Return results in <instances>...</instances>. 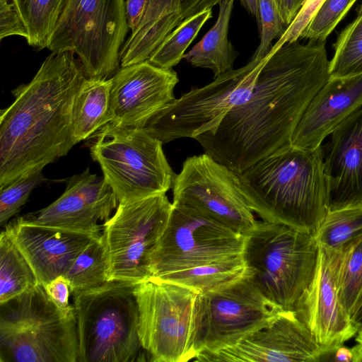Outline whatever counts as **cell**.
Segmentation results:
<instances>
[{
  "label": "cell",
  "mask_w": 362,
  "mask_h": 362,
  "mask_svg": "<svg viewBox=\"0 0 362 362\" xmlns=\"http://www.w3.org/2000/svg\"><path fill=\"white\" fill-rule=\"evenodd\" d=\"M353 352V362H362V344L351 348Z\"/></svg>",
  "instance_id": "obj_43"
},
{
  "label": "cell",
  "mask_w": 362,
  "mask_h": 362,
  "mask_svg": "<svg viewBox=\"0 0 362 362\" xmlns=\"http://www.w3.org/2000/svg\"><path fill=\"white\" fill-rule=\"evenodd\" d=\"M357 0H325L303 32L300 39L326 42Z\"/></svg>",
  "instance_id": "obj_33"
},
{
  "label": "cell",
  "mask_w": 362,
  "mask_h": 362,
  "mask_svg": "<svg viewBox=\"0 0 362 362\" xmlns=\"http://www.w3.org/2000/svg\"><path fill=\"white\" fill-rule=\"evenodd\" d=\"M128 29L124 0H66L47 48L77 55L86 78L109 79Z\"/></svg>",
  "instance_id": "obj_8"
},
{
  "label": "cell",
  "mask_w": 362,
  "mask_h": 362,
  "mask_svg": "<svg viewBox=\"0 0 362 362\" xmlns=\"http://www.w3.org/2000/svg\"><path fill=\"white\" fill-rule=\"evenodd\" d=\"M325 42L296 41L270 50L247 98L214 132L194 139L204 153L240 174L290 145L308 106L330 78Z\"/></svg>",
  "instance_id": "obj_1"
},
{
  "label": "cell",
  "mask_w": 362,
  "mask_h": 362,
  "mask_svg": "<svg viewBox=\"0 0 362 362\" xmlns=\"http://www.w3.org/2000/svg\"><path fill=\"white\" fill-rule=\"evenodd\" d=\"M86 76L69 52H52L0 113V187L66 156L76 145L72 109Z\"/></svg>",
  "instance_id": "obj_2"
},
{
  "label": "cell",
  "mask_w": 362,
  "mask_h": 362,
  "mask_svg": "<svg viewBox=\"0 0 362 362\" xmlns=\"http://www.w3.org/2000/svg\"><path fill=\"white\" fill-rule=\"evenodd\" d=\"M319 255L315 237L290 226L257 221L243 234L246 270L272 303L294 311L311 283Z\"/></svg>",
  "instance_id": "obj_5"
},
{
  "label": "cell",
  "mask_w": 362,
  "mask_h": 362,
  "mask_svg": "<svg viewBox=\"0 0 362 362\" xmlns=\"http://www.w3.org/2000/svg\"><path fill=\"white\" fill-rule=\"evenodd\" d=\"M182 22L180 0H146L139 23L125 41L124 48L136 57L148 58Z\"/></svg>",
  "instance_id": "obj_22"
},
{
  "label": "cell",
  "mask_w": 362,
  "mask_h": 362,
  "mask_svg": "<svg viewBox=\"0 0 362 362\" xmlns=\"http://www.w3.org/2000/svg\"><path fill=\"white\" fill-rule=\"evenodd\" d=\"M12 35L27 38L28 33L13 3L8 0H0V40Z\"/></svg>",
  "instance_id": "obj_37"
},
{
  "label": "cell",
  "mask_w": 362,
  "mask_h": 362,
  "mask_svg": "<svg viewBox=\"0 0 362 362\" xmlns=\"http://www.w3.org/2000/svg\"><path fill=\"white\" fill-rule=\"evenodd\" d=\"M49 296L62 310H68L74 305L69 303L71 294L70 283L64 275H60L43 285Z\"/></svg>",
  "instance_id": "obj_38"
},
{
  "label": "cell",
  "mask_w": 362,
  "mask_h": 362,
  "mask_svg": "<svg viewBox=\"0 0 362 362\" xmlns=\"http://www.w3.org/2000/svg\"><path fill=\"white\" fill-rule=\"evenodd\" d=\"M111 81L110 122L145 128L175 98L174 89L179 78L173 69L158 67L146 61L120 67Z\"/></svg>",
  "instance_id": "obj_17"
},
{
  "label": "cell",
  "mask_w": 362,
  "mask_h": 362,
  "mask_svg": "<svg viewBox=\"0 0 362 362\" xmlns=\"http://www.w3.org/2000/svg\"><path fill=\"white\" fill-rule=\"evenodd\" d=\"M117 198L104 177L90 172L66 180L64 193L39 211L23 217L32 223L74 231L101 234L103 224L117 207Z\"/></svg>",
  "instance_id": "obj_18"
},
{
  "label": "cell",
  "mask_w": 362,
  "mask_h": 362,
  "mask_svg": "<svg viewBox=\"0 0 362 362\" xmlns=\"http://www.w3.org/2000/svg\"><path fill=\"white\" fill-rule=\"evenodd\" d=\"M238 176L249 206L264 221L315 235L329 211L320 146H284Z\"/></svg>",
  "instance_id": "obj_3"
},
{
  "label": "cell",
  "mask_w": 362,
  "mask_h": 362,
  "mask_svg": "<svg viewBox=\"0 0 362 362\" xmlns=\"http://www.w3.org/2000/svg\"><path fill=\"white\" fill-rule=\"evenodd\" d=\"M146 0H125L126 18L129 29L133 32L137 27Z\"/></svg>",
  "instance_id": "obj_40"
},
{
  "label": "cell",
  "mask_w": 362,
  "mask_h": 362,
  "mask_svg": "<svg viewBox=\"0 0 362 362\" xmlns=\"http://www.w3.org/2000/svg\"><path fill=\"white\" fill-rule=\"evenodd\" d=\"M356 334H357V337L356 338V341L358 343L362 344V322L358 325Z\"/></svg>",
  "instance_id": "obj_44"
},
{
  "label": "cell",
  "mask_w": 362,
  "mask_h": 362,
  "mask_svg": "<svg viewBox=\"0 0 362 362\" xmlns=\"http://www.w3.org/2000/svg\"><path fill=\"white\" fill-rule=\"evenodd\" d=\"M242 6L247 11L256 18L259 23V4L258 0H240Z\"/></svg>",
  "instance_id": "obj_42"
},
{
  "label": "cell",
  "mask_w": 362,
  "mask_h": 362,
  "mask_svg": "<svg viewBox=\"0 0 362 362\" xmlns=\"http://www.w3.org/2000/svg\"><path fill=\"white\" fill-rule=\"evenodd\" d=\"M314 236L319 245L339 251L362 239V206L329 211Z\"/></svg>",
  "instance_id": "obj_29"
},
{
  "label": "cell",
  "mask_w": 362,
  "mask_h": 362,
  "mask_svg": "<svg viewBox=\"0 0 362 362\" xmlns=\"http://www.w3.org/2000/svg\"><path fill=\"white\" fill-rule=\"evenodd\" d=\"M136 283L110 280L73 294L78 362L146 361L139 334Z\"/></svg>",
  "instance_id": "obj_6"
},
{
  "label": "cell",
  "mask_w": 362,
  "mask_h": 362,
  "mask_svg": "<svg viewBox=\"0 0 362 362\" xmlns=\"http://www.w3.org/2000/svg\"><path fill=\"white\" fill-rule=\"evenodd\" d=\"M329 61L332 78H344L362 74V1L355 18L339 34L333 45Z\"/></svg>",
  "instance_id": "obj_30"
},
{
  "label": "cell",
  "mask_w": 362,
  "mask_h": 362,
  "mask_svg": "<svg viewBox=\"0 0 362 362\" xmlns=\"http://www.w3.org/2000/svg\"><path fill=\"white\" fill-rule=\"evenodd\" d=\"M90 156L118 203L166 193L176 174L163 150V143L145 128L108 122L94 134Z\"/></svg>",
  "instance_id": "obj_7"
},
{
  "label": "cell",
  "mask_w": 362,
  "mask_h": 362,
  "mask_svg": "<svg viewBox=\"0 0 362 362\" xmlns=\"http://www.w3.org/2000/svg\"><path fill=\"white\" fill-rule=\"evenodd\" d=\"M258 4L260 42L250 59L260 61L269 54L272 40L281 38L288 26L274 0H258Z\"/></svg>",
  "instance_id": "obj_35"
},
{
  "label": "cell",
  "mask_w": 362,
  "mask_h": 362,
  "mask_svg": "<svg viewBox=\"0 0 362 362\" xmlns=\"http://www.w3.org/2000/svg\"><path fill=\"white\" fill-rule=\"evenodd\" d=\"M329 136L320 146L329 211L362 206V107Z\"/></svg>",
  "instance_id": "obj_19"
},
{
  "label": "cell",
  "mask_w": 362,
  "mask_h": 362,
  "mask_svg": "<svg viewBox=\"0 0 362 362\" xmlns=\"http://www.w3.org/2000/svg\"><path fill=\"white\" fill-rule=\"evenodd\" d=\"M341 260L342 251L319 245L313 279L294 310L322 348V355L343 345L358 329L341 301Z\"/></svg>",
  "instance_id": "obj_15"
},
{
  "label": "cell",
  "mask_w": 362,
  "mask_h": 362,
  "mask_svg": "<svg viewBox=\"0 0 362 362\" xmlns=\"http://www.w3.org/2000/svg\"><path fill=\"white\" fill-rule=\"evenodd\" d=\"M235 0H222L215 24L184 59L194 67L210 69L214 78L233 69L237 52L228 39L230 16Z\"/></svg>",
  "instance_id": "obj_23"
},
{
  "label": "cell",
  "mask_w": 362,
  "mask_h": 362,
  "mask_svg": "<svg viewBox=\"0 0 362 362\" xmlns=\"http://www.w3.org/2000/svg\"><path fill=\"white\" fill-rule=\"evenodd\" d=\"M243 249V234L173 204L167 226L151 255V277L235 257Z\"/></svg>",
  "instance_id": "obj_13"
},
{
  "label": "cell",
  "mask_w": 362,
  "mask_h": 362,
  "mask_svg": "<svg viewBox=\"0 0 362 362\" xmlns=\"http://www.w3.org/2000/svg\"><path fill=\"white\" fill-rule=\"evenodd\" d=\"M281 308L262 293L252 274L245 272L197 299L194 352L218 351L269 326Z\"/></svg>",
  "instance_id": "obj_9"
},
{
  "label": "cell",
  "mask_w": 362,
  "mask_h": 362,
  "mask_svg": "<svg viewBox=\"0 0 362 362\" xmlns=\"http://www.w3.org/2000/svg\"><path fill=\"white\" fill-rule=\"evenodd\" d=\"M362 107V74L332 78L315 95L292 137L291 145L315 149L351 114Z\"/></svg>",
  "instance_id": "obj_21"
},
{
  "label": "cell",
  "mask_w": 362,
  "mask_h": 362,
  "mask_svg": "<svg viewBox=\"0 0 362 362\" xmlns=\"http://www.w3.org/2000/svg\"><path fill=\"white\" fill-rule=\"evenodd\" d=\"M175 206L187 208L237 233L256 223L238 174L206 153L186 158L173 185Z\"/></svg>",
  "instance_id": "obj_14"
},
{
  "label": "cell",
  "mask_w": 362,
  "mask_h": 362,
  "mask_svg": "<svg viewBox=\"0 0 362 362\" xmlns=\"http://www.w3.org/2000/svg\"><path fill=\"white\" fill-rule=\"evenodd\" d=\"M245 270L242 254L209 264L169 273L156 279L179 284L204 293L239 277Z\"/></svg>",
  "instance_id": "obj_27"
},
{
  "label": "cell",
  "mask_w": 362,
  "mask_h": 362,
  "mask_svg": "<svg viewBox=\"0 0 362 362\" xmlns=\"http://www.w3.org/2000/svg\"><path fill=\"white\" fill-rule=\"evenodd\" d=\"M222 0H180L182 21L199 12L212 8Z\"/></svg>",
  "instance_id": "obj_39"
},
{
  "label": "cell",
  "mask_w": 362,
  "mask_h": 362,
  "mask_svg": "<svg viewBox=\"0 0 362 362\" xmlns=\"http://www.w3.org/2000/svg\"><path fill=\"white\" fill-rule=\"evenodd\" d=\"M45 180L42 170L16 179L0 187V225L17 214L34 188Z\"/></svg>",
  "instance_id": "obj_34"
},
{
  "label": "cell",
  "mask_w": 362,
  "mask_h": 362,
  "mask_svg": "<svg viewBox=\"0 0 362 362\" xmlns=\"http://www.w3.org/2000/svg\"><path fill=\"white\" fill-rule=\"evenodd\" d=\"M272 53L260 61L250 59L204 86L192 88L162 109L145 129L163 144L214 132L224 116L247 98Z\"/></svg>",
  "instance_id": "obj_11"
},
{
  "label": "cell",
  "mask_w": 362,
  "mask_h": 362,
  "mask_svg": "<svg viewBox=\"0 0 362 362\" xmlns=\"http://www.w3.org/2000/svg\"><path fill=\"white\" fill-rule=\"evenodd\" d=\"M211 17L212 10L208 8L185 19L167 36L148 61L158 67L173 69L184 58L189 45Z\"/></svg>",
  "instance_id": "obj_32"
},
{
  "label": "cell",
  "mask_w": 362,
  "mask_h": 362,
  "mask_svg": "<svg viewBox=\"0 0 362 362\" xmlns=\"http://www.w3.org/2000/svg\"><path fill=\"white\" fill-rule=\"evenodd\" d=\"M340 298L352 322H362V239L342 250Z\"/></svg>",
  "instance_id": "obj_31"
},
{
  "label": "cell",
  "mask_w": 362,
  "mask_h": 362,
  "mask_svg": "<svg viewBox=\"0 0 362 362\" xmlns=\"http://www.w3.org/2000/svg\"><path fill=\"white\" fill-rule=\"evenodd\" d=\"M139 334L148 361L186 362L195 358L194 332L199 292L153 277L136 284Z\"/></svg>",
  "instance_id": "obj_10"
},
{
  "label": "cell",
  "mask_w": 362,
  "mask_h": 362,
  "mask_svg": "<svg viewBox=\"0 0 362 362\" xmlns=\"http://www.w3.org/2000/svg\"><path fill=\"white\" fill-rule=\"evenodd\" d=\"M108 261L102 234L95 237L64 275L71 294L99 287L109 281Z\"/></svg>",
  "instance_id": "obj_28"
},
{
  "label": "cell",
  "mask_w": 362,
  "mask_h": 362,
  "mask_svg": "<svg viewBox=\"0 0 362 362\" xmlns=\"http://www.w3.org/2000/svg\"><path fill=\"white\" fill-rule=\"evenodd\" d=\"M173 209L166 193L119 203L102 234L110 280L140 283L152 276L151 255Z\"/></svg>",
  "instance_id": "obj_12"
},
{
  "label": "cell",
  "mask_w": 362,
  "mask_h": 362,
  "mask_svg": "<svg viewBox=\"0 0 362 362\" xmlns=\"http://www.w3.org/2000/svg\"><path fill=\"white\" fill-rule=\"evenodd\" d=\"M66 0H11L27 30L29 45L47 47Z\"/></svg>",
  "instance_id": "obj_26"
},
{
  "label": "cell",
  "mask_w": 362,
  "mask_h": 362,
  "mask_svg": "<svg viewBox=\"0 0 362 362\" xmlns=\"http://www.w3.org/2000/svg\"><path fill=\"white\" fill-rule=\"evenodd\" d=\"M0 307V362H78L74 308H59L42 284Z\"/></svg>",
  "instance_id": "obj_4"
},
{
  "label": "cell",
  "mask_w": 362,
  "mask_h": 362,
  "mask_svg": "<svg viewBox=\"0 0 362 362\" xmlns=\"http://www.w3.org/2000/svg\"><path fill=\"white\" fill-rule=\"evenodd\" d=\"M274 1L285 23L288 27L305 0H274Z\"/></svg>",
  "instance_id": "obj_41"
},
{
  "label": "cell",
  "mask_w": 362,
  "mask_h": 362,
  "mask_svg": "<svg viewBox=\"0 0 362 362\" xmlns=\"http://www.w3.org/2000/svg\"><path fill=\"white\" fill-rule=\"evenodd\" d=\"M111 87V78H86L83 82L72 109V132L76 144L110 122Z\"/></svg>",
  "instance_id": "obj_24"
},
{
  "label": "cell",
  "mask_w": 362,
  "mask_h": 362,
  "mask_svg": "<svg viewBox=\"0 0 362 362\" xmlns=\"http://www.w3.org/2000/svg\"><path fill=\"white\" fill-rule=\"evenodd\" d=\"M322 349L295 311L281 310L267 327L236 344L197 355L194 361L317 362Z\"/></svg>",
  "instance_id": "obj_16"
},
{
  "label": "cell",
  "mask_w": 362,
  "mask_h": 362,
  "mask_svg": "<svg viewBox=\"0 0 362 362\" xmlns=\"http://www.w3.org/2000/svg\"><path fill=\"white\" fill-rule=\"evenodd\" d=\"M325 1L305 0L284 35L272 46L271 50L275 52L286 43L298 41L303 32Z\"/></svg>",
  "instance_id": "obj_36"
},
{
  "label": "cell",
  "mask_w": 362,
  "mask_h": 362,
  "mask_svg": "<svg viewBox=\"0 0 362 362\" xmlns=\"http://www.w3.org/2000/svg\"><path fill=\"white\" fill-rule=\"evenodd\" d=\"M40 282L30 264L6 230L0 235V304L23 294Z\"/></svg>",
  "instance_id": "obj_25"
},
{
  "label": "cell",
  "mask_w": 362,
  "mask_h": 362,
  "mask_svg": "<svg viewBox=\"0 0 362 362\" xmlns=\"http://www.w3.org/2000/svg\"><path fill=\"white\" fill-rule=\"evenodd\" d=\"M5 230L42 285L65 275L81 252L100 235L35 224L23 217L7 223Z\"/></svg>",
  "instance_id": "obj_20"
}]
</instances>
